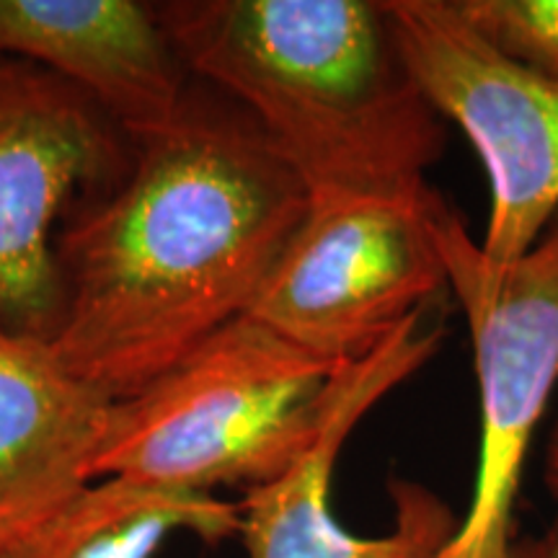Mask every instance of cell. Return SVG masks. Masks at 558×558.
<instances>
[{
  "instance_id": "obj_14",
  "label": "cell",
  "mask_w": 558,
  "mask_h": 558,
  "mask_svg": "<svg viewBox=\"0 0 558 558\" xmlns=\"http://www.w3.org/2000/svg\"><path fill=\"white\" fill-rule=\"evenodd\" d=\"M543 478H546L548 494L558 501V422L550 429L546 445V463H543Z\"/></svg>"
},
{
  "instance_id": "obj_12",
  "label": "cell",
  "mask_w": 558,
  "mask_h": 558,
  "mask_svg": "<svg viewBox=\"0 0 558 558\" xmlns=\"http://www.w3.org/2000/svg\"><path fill=\"white\" fill-rule=\"evenodd\" d=\"M497 50L558 83V0H458Z\"/></svg>"
},
{
  "instance_id": "obj_5",
  "label": "cell",
  "mask_w": 558,
  "mask_h": 558,
  "mask_svg": "<svg viewBox=\"0 0 558 558\" xmlns=\"http://www.w3.org/2000/svg\"><path fill=\"white\" fill-rule=\"evenodd\" d=\"M437 243L471 331L478 380V465L456 535L437 558H509L525 463L558 386V218L512 267L488 269L445 202Z\"/></svg>"
},
{
  "instance_id": "obj_10",
  "label": "cell",
  "mask_w": 558,
  "mask_h": 558,
  "mask_svg": "<svg viewBox=\"0 0 558 558\" xmlns=\"http://www.w3.org/2000/svg\"><path fill=\"white\" fill-rule=\"evenodd\" d=\"M111 403L73 378L47 339L0 331V548L94 484Z\"/></svg>"
},
{
  "instance_id": "obj_7",
  "label": "cell",
  "mask_w": 558,
  "mask_h": 558,
  "mask_svg": "<svg viewBox=\"0 0 558 558\" xmlns=\"http://www.w3.org/2000/svg\"><path fill=\"white\" fill-rule=\"evenodd\" d=\"M429 308L403 320L367 357L341 367L308 450L282 476L243 494L239 535L248 558H437L452 541L458 514L427 486L407 478L390 481L396 514L386 535L349 533L331 507L333 469L347 437L442 344V324L424 326Z\"/></svg>"
},
{
  "instance_id": "obj_11",
  "label": "cell",
  "mask_w": 558,
  "mask_h": 558,
  "mask_svg": "<svg viewBox=\"0 0 558 558\" xmlns=\"http://www.w3.org/2000/svg\"><path fill=\"white\" fill-rule=\"evenodd\" d=\"M235 501L218 494L160 492L96 481L34 533L0 548V558H153L179 533L220 543L239 535Z\"/></svg>"
},
{
  "instance_id": "obj_9",
  "label": "cell",
  "mask_w": 558,
  "mask_h": 558,
  "mask_svg": "<svg viewBox=\"0 0 558 558\" xmlns=\"http://www.w3.org/2000/svg\"><path fill=\"white\" fill-rule=\"evenodd\" d=\"M21 58L78 88L132 135L184 114L179 58L156 5L137 0H0V60Z\"/></svg>"
},
{
  "instance_id": "obj_2",
  "label": "cell",
  "mask_w": 558,
  "mask_h": 558,
  "mask_svg": "<svg viewBox=\"0 0 558 558\" xmlns=\"http://www.w3.org/2000/svg\"><path fill=\"white\" fill-rule=\"evenodd\" d=\"M177 58L248 109L308 192L416 194L448 128L409 73L388 0H173Z\"/></svg>"
},
{
  "instance_id": "obj_6",
  "label": "cell",
  "mask_w": 558,
  "mask_h": 558,
  "mask_svg": "<svg viewBox=\"0 0 558 558\" xmlns=\"http://www.w3.org/2000/svg\"><path fill=\"white\" fill-rule=\"evenodd\" d=\"M418 90L484 160L492 209L481 262H520L558 218V83L488 41L458 0H388Z\"/></svg>"
},
{
  "instance_id": "obj_4",
  "label": "cell",
  "mask_w": 558,
  "mask_h": 558,
  "mask_svg": "<svg viewBox=\"0 0 558 558\" xmlns=\"http://www.w3.org/2000/svg\"><path fill=\"white\" fill-rule=\"evenodd\" d=\"M442 205L432 186L311 192L246 316L333 365L367 357L448 288L437 243Z\"/></svg>"
},
{
  "instance_id": "obj_13",
  "label": "cell",
  "mask_w": 558,
  "mask_h": 558,
  "mask_svg": "<svg viewBox=\"0 0 558 558\" xmlns=\"http://www.w3.org/2000/svg\"><path fill=\"white\" fill-rule=\"evenodd\" d=\"M509 558H558V518L535 538L514 543Z\"/></svg>"
},
{
  "instance_id": "obj_15",
  "label": "cell",
  "mask_w": 558,
  "mask_h": 558,
  "mask_svg": "<svg viewBox=\"0 0 558 558\" xmlns=\"http://www.w3.org/2000/svg\"><path fill=\"white\" fill-rule=\"evenodd\" d=\"M0 331H5V329H3V326H0Z\"/></svg>"
},
{
  "instance_id": "obj_3",
  "label": "cell",
  "mask_w": 558,
  "mask_h": 558,
  "mask_svg": "<svg viewBox=\"0 0 558 558\" xmlns=\"http://www.w3.org/2000/svg\"><path fill=\"white\" fill-rule=\"evenodd\" d=\"M241 316L114 401L90 478L181 494L254 488L316 439L339 369Z\"/></svg>"
},
{
  "instance_id": "obj_1",
  "label": "cell",
  "mask_w": 558,
  "mask_h": 558,
  "mask_svg": "<svg viewBox=\"0 0 558 558\" xmlns=\"http://www.w3.org/2000/svg\"><path fill=\"white\" fill-rule=\"evenodd\" d=\"M62 243L50 347L109 401L135 396L246 316L311 192L254 122L184 114Z\"/></svg>"
},
{
  "instance_id": "obj_8",
  "label": "cell",
  "mask_w": 558,
  "mask_h": 558,
  "mask_svg": "<svg viewBox=\"0 0 558 558\" xmlns=\"http://www.w3.org/2000/svg\"><path fill=\"white\" fill-rule=\"evenodd\" d=\"M96 104L29 62L0 60V326L47 339L60 318L52 226L107 160Z\"/></svg>"
}]
</instances>
